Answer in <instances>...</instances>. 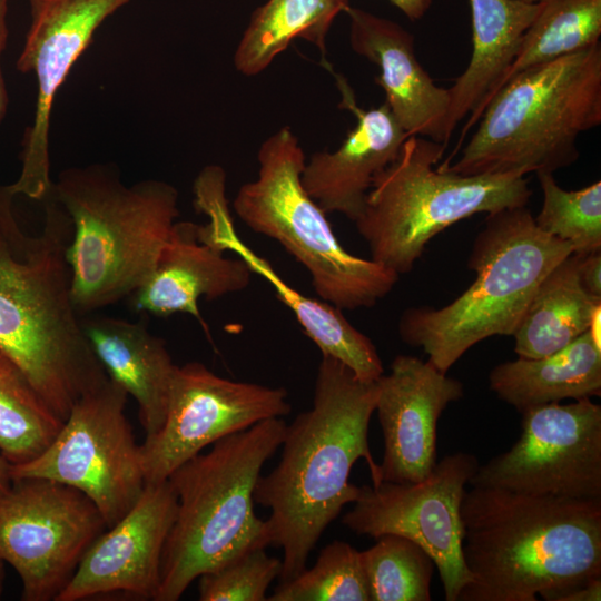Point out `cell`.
<instances>
[{"label":"cell","instance_id":"obj_2","mask_svg":"<svg viewBox=\"0 0 601 601\" xmlns=\"http://www.w3.org/2000/svg\"><path fill=\"white\" fill-rule=\"evenodd\" d=\"M461 521L471 582L457 601H563L601 579V499L472 485Z\"/></svg>","mask_w":601,"mask_h":601},{"label":"cell","instance_id":"obj_14","mask_svg":"<svg viewBox=\"0 0 601 601\" xmlns=\"http://www.w3.org/2000/svg\"><path fill=\"white\" fill-rule=\"evenodd\" d=\"M284 387L221 377L200 362L177 365L161 427L140 444L145 483H160L216 441L292 411Z\"/></svg>","mask_w":601,"mask_h":601},{"label":"cell","instance_id":"obj_26","mask_svg":"<svg viewBox=\"0 0 601 601\" xmlns=\"http://www.w3.org/2000/svg\"><path fill=\"white\" fill-rule=\"evenodd\" d=\"M349 0H267L252 14L234 55L238 72H263L294 39L302 38L326 55V37Z\"/></svg>","mask_w":601,"mask_h":601},{"label":"cell","instance_id":"obj_37","mask_svg":"<svg viewBox=\"0 0 601 601\" xmlns=\"http://www.w3.org/2000/svg\"><path fill=\"white\" fill-rule=\"evenodd\" d=\"M12 483L11 464L0 454V496L11 489Z\"/></svg>","mask_w":601,"mask_h":601},{"label":"cell","instance_id":"obj_21","mask_svg":"<svg viewBox=\"0 0 601 601\" xmlns=\"http://www.w3.org/2000/svg\"><path fill=\"white\" fill-rule=\"evenodd\" d=\"M253 272L240 259L200 239L199 225L177 220L158 256L155 268L134 295V306L155 316L176 313L194 316L208 334L198 308L204 296L213 300L242 292Z\"/></svg>","mask_w":601,"mask_h":601},{"label":"cell","instance_id":"obj_38","mask_svg":"<svg viewBox=\"0 0 601 601\" xmlns=\"http://www.w3.org/2000/svg\"><path fill=\"white\" fill-rule=\"evenodd\" d=\"M4 562L0 560V598L3 591V582H4Z\"/></svg>","mask_w":601,"mask_h":601},{"label":"cell","instance_id":"obj_24","mask_svg":"<svg viewBox=\"0 0 601 601\" xmlns=\"http://www.w3.org/2000/svg\"><path fill=\"white\" fill-rule=\"evenodd\" d=\"M489 385L520 413L566 398L600 396L601 347L588 329L551 355L497 364L489 374Z\"/></svg>","mask_w":601,"mask_h":601},{"label":"cell","instance_id":"obj_25","mask_svg":"<svg viewBox=\"0 0 601 601\" xmlns=\"http://www.w3.org/2000/svg\"><path fill=\"white\" fill-rule=\"evenodd\" d=\"M601 299L590 295L579 275V256L562 259L538 286L516 331L514 352L522 358L551 355L589 329Z\"/></svg>","mask_w":601,"mask_h":601},{"label":"cell","instance_id":"obj_29","mask_svg":"<svg viewBox=\"0 0 601 601\" xmlns=\"http://www.w3.org/2000/svg\"><path fill=\"white\" fill-rule=\"evenodd\" d=\"M361 551L370 601H430L435 564L413 541L384 534Z\"/></svg>","mask_w":601,"mask_h":601},{"label":"cell","instance_id":"obj_27","mask_svg":"<svg viewBox=\"0 0 601 601\" xmlns=\"http://www.w3.org/2000/svg\"><path fill=\"white\" fill-rule=\"evenodd\" d=\"M536 2V14L496 91L518 73L600 43L601 0Z\"/></svg>","mask_w":601,"mask_h":601},{"label":"cell","instance_id":"obj_7","mask_svg":"<svg viewBox=\"0 0 601 601\" xmlns=\"http://www.w3.org/2000/svg\"><path fill=\"white\" fill-rule=\"evenodd\" d=\"M571 254L568 242L535 225L526 206L487 214L467 262L474 282L443 307L405 309L400 337L421 347L427 361L446 374L479 342L512 336L540 283Z\"/></svg>","mask_w":601,"mask_h":601},{"label":"cell","instance_id":"obj_3","mask_svg":"<svg viewBox=\"0 0 601 601\" xmlns=\"http://www.w3.org/2000/svg\"><path fill=\"white\" fill-rule=\"evenodd\" d=\"M9 185L0 186V349L62 421L108 378L71 298L66 258L72 223L50 194L40 234L19 226Z\"/></svg>","mask_w":601,"mask_h":601},{"label":"cell","instance_id":"obj_39","mask_svg":"<svg viewBox=\"0 0 601 601\" xmlns=\"http://www.w3.org/2000/svg\"><path fill=\"white\" fill-rule=\"evenodd\" d=\"M524 1H528V2H536L538 0H524Z\"/></svg>","mask_w":601,"mask_h":601},{"label":"cell","instance_id":"obj_5","mask_svg":"<svg viewBox=\"0 0 601 601\" xmlns=\"http://www.w3.org/2000/svg\"><path fill=\"white\" fill-rule=\"evenodd\" d=\"M459 159L460 175L525 176L569 167L579 137L601 124L600 43L509 79L490 99Z\"/></svg>","mask_w":601,"mask_h":601},{"label":"cell","instance_id":"obj_12","mask_svg":"<svg viewBox=\"0 0 601 601\" xmlns=\"http://www.w3.org/2000/svg\"><path fill=\"white\" fill-rule=\"evenodd\" d=\"M479 465L473 454L456 452L418 482L363 485L342 522L357 535L397 534L420 545L439 571L445 600L457 601L471 582L462 555L461 503Z\"/></svg>","mask_w":601,"mask_h":601},{"label":"cell","instance_id":"obj_18","mask_svg":"<svg viewBox=\"0 0 601 601\" xmlns=\"http://www.w3.org/2000/svg\"><path fill=\"white\" fill-rule=\"evenodd\" d=\"M197 210L208 216L199 225L200 239L229 250L243 259L253 274L262 276L274 288L277 298L294 314L305 334L329 356L346 365L363 382H376L384 367L373 342L343 315L342 309L323 300L311 298L286 283L268 260L253 252L235 230L226 198V180L209 177L194 188Z\"/></svg>","mask_w":601,"mask_h":601},{"label":"cell","instance_id":"obj_32","mask_svg":"<svg viewBox=\"0 0 601 601\" xmlns=\"http://www.w3.org/2000/svg\"><path fill=\"white\" fill-rule=\"evenodd\" d=\"M282 560L266 546L249 548L198 577L201 601H267L270 583L279 578Z\"/></svg>","mask_w":601,"mask_h":601},{"label":"cell","instance_id":"obj_17","mask_svg":"<svg viewBox=\"0 0 601 601\" xmlns=\"http://www.w3.org/2000/svg\"><path fill=\"white\" fill-rule=\"evenodd\" d=\"M376 382L375 411L384 439L381 481L418 482L436 464L437 422L464 395L463 383L428 361L402 354Z\"/></svg>","mask_w":601,"mask_h":601},{"label":"cell","instance_id":"obj_28","mask_svg":"<svg viewBox=\"0 0 601 601\" xmlns=\"http://www.w3.org/2000/svg\"><path fill=\"white\" fill-rule=\"evenodd\" d=\"M62 424L19 365L0 349V454L11 465L28 462L46 450Z\"/></svg>","mask_w":601,"mask_h":601},{"label":"cell","instance_id":"obj_11","mask_svg":"<svg viewBox=\"0 0 601 601\" xmlns=\"http://www.w3.org/2000/svg\"><path fill=\"white\" fill-rule=\"evenodd\" d=\"M106 529L85 493L57 481L14 480L0 496V560L18 573L23 601H56Z\"/></svg>","mask_w":601,"mask_h":601},{"label":"cell","instance_id":"obj_35","mask_svg":"<svg viewBox=\"0 0 601 601\" xmlns=\"http://www.w3.org/2000/svg\"><path fill=\"white\" fill-rule=\"evenodd\" d=\"M406 18L412 21L422 19L433 4L434 0H388Z\"/></svg>","mask_w":601,"mask_h":601},{"label":"cell","instance_id":"obj_15","mask_svg":"<svg viewBox=\"0 0 601 601\" xmlns=\"http://www.w3.org/2000/svg\"><path fill=\"white\" fill-rule=\"evenodd\" d=\"M131 0H29L30 26L17 60L33 72L37 101L26 130L19 178L11 191L43 200L51 190L49 129L55 96L104 21Z\"/></svg>","mask_w":601,"mask_h":601},{"label":"cell","instance_id":"obj_20","mask_svg":"<svg viewBox=\"0 0 601 601\" xmlns=\"http://www.w3.org/2000/svg\"><path fill=\"white\" fill-rule=\"evenodd\" d=\"M343 93L356 124L336 150L311 156L302 181L326 214L338 213L355 221L374 178L396 159L408 135L385 102L362 109L347 86H343Z\"/></svg>","mask_w":601,"mask_h":601},{"label":"cell","instance_id":"obj_22","mask_svg":"<svg viewBox=\"0 0 601 601\" xmlns=\"http://www.w3.org/2000/svg\"><path fill=\"white\" fill-rule=\"evenodd\" d=\"M469 4L472 24L471 58L464 71L447 88L450 136L470 115L460 144L496 91L538 11V2L524 0H469Z\"/></svg>","mask_w":601,"mask_h":601},{"label":"cell","instance_id":"obj_36","mask_svg":"<svg viewBox=\"0 0 601 601\" xmlns=\"http://www.w3.org/2000/svg\"><path fill=\"white\" fill-rule=\"evenodd\" d=\"M601 579H597L568 594L563 601H600Z\"/></svg>","mask_w":601,"mask_h":601},{"label":"cell","instance_id":"obj_16","mask_svg":"<svg viewBox=\"0 0 601 601\" xmlns=\"http://www.w3.org/2000/svg\"><path fill=\"white\" fill-rule=\"evenodd\" d=\"M176 513L177 496L169 481L146 483L134 506L90 545L56 601L111 593L155 601Z\"/></svg>","mask_w":601,"mask_h":601},{"label":"cell","instance_id":"obj_31","mask_svg":"<svg viewBox=\"0 0 601 601\" xmlns=\"http://www.w3.org/2000/svg\"><path fill=\"white\" fill-rule=\"evenodd\" d=\"M267 601H370L361 551L345 541L331 542L312 568L280 582Z\"/></svg>","mask_w":601,"mask_h":601},{"label":"cell","instance_id":"obj_6","mask_svg":"<svg viewBox=\"0 0 601 601\" xmlns=\"http://www.w3.org/2000/svg\"><path fill=\"white\" fill-rule=\"evenodd\" d=\"M286 427L283 417L263 420L216 441L169 475L177 513L155 601H177L200 574L249 548L268 546L265 520L254 512V490Z\"/></svg>","mask_w":601,"mask_h":601},{"label":"cell","instance_id":"obj_9","mask_svg":"<svg viewBox=\"0 0 601 601\" xmlns=\"http://www.w3.org/2000/svg\"><path fill=\"white\" fill-rule=\"evenodd\" d=\"M257 160V178L239 187L233 208L250 230L279 243L305 267L321 299L354 311L372 307L392 292L400 276L348 253L305 189V154L289 127L263 141Z\"/></svg>","mask_w":601,"mask_h":601},{"label":"cell","instance_id":"obj_19","mask_svg":"<svg viewBox=\"0 0 601 601\" xmlns=\"http://www.w3.org/2000/svg\"><path fill=\"white\" fill-rule=\"evenodd\" d=\"M352 50L376 65L375 82L385 104L408 136L447 144L450 96L416 58L414 37L400 23L349 6Z\"/></svg>","mask_w":601,"mask_h":601},{"label":"cell","instance_id":"obj_23","mask_svg":"<svg viewBox=\"0 0 601 601\" xmlns=\"http://www.w3.org/2000/svg\"><path fill=\"white\" fill-rule=\"evenodd\" d=\"M89 344L107 375L131 395L146 436L164 424L177 365L166 342L140 323L110 316L81 321Z\"/></svg>","mask_w":601,"mask_h":601},{"label":"cell","instance_id":"obj_1","mask_svg":"<svg viewBox=\"0 0 601 601\" xmlns=\"http://www.w3.org/2000/svg\"><path fill=\"white\" fill-rule=\"evenodd\" d=\"M377 393V382H363L322 356L312 408L287 425L277 465L259 475L254 502L270 511L265 525L268 545L283 549L280 582L305 570L323 532L357 500L361 486L349 474L358 459L367 463L372 485L382 482L368 445Z\"/></svg>","mask_w":601,"mask_h":601},{"label":"cell","instance_id":"obj_33","mask_svg":"<svg viewBox=\"0 0 601 601\" xmlns=\"http://www.w3.org/2000/svg\"><path fill=\"white\" fill-rule=\"evenodd\" d=\"M579 275L584 289L601 299V254L600 252L579 256Z\"/></svg>","mask_w":601,"mask_h":601},{"label":"cell","instance_id":"obj_13","mask_svg":"<svg viewBox=\"0 0 601 601\" xmlns=\"http://www.w3.org/2000/svg\"><path fill=\"white\" fill-rule=\"evenodd\" d=\"M471 485L516 493L601 499V406L590 397L522 413L513 446L479 465Z\"/></svg>","mask_w":601,"mask_h":601},{"label":"cell","instance_id":"obj_10","mask_svg":"<svg viewBox=\"0 0 601 601\" xmlns=\"http://www.w3.org/2000/svg\"><path fill=\"white\" fill-rule=\"evenodd\" d=\"M127 397L109 376L85 393L42 453L11 465L12 480L47 479L72 486L96 504L107 528L117 523L146 484L140 445L125 413Z\"/></svg>","mask_w":601,"mask_h":601},{"label":"cell","instance_id":"obj_30","mask_svg":"<svg viewBox=\"0 0 601 601\" xmlns=\"http://www.w3.org/2000/svg\"><path fill=\"white\" fill-rule=\"evenodd\" d=\"M542 206L534 217L544 233L568 242L573 254L584 256L601 249V181L578 190L559 186L553 174H536Z\"/></svg>","mask_w":601,"mask_h":601},{"label":"cell","instance_id":"obj_8","mask_svg":"<svg viewBox=\"0 0 601 601\" xmlns=\"http://www.w3.org/2000/svg\"><path fill=\"white\" fill-rule=\"evenodd\" d=\"M446 145L408 136L396 159L373 180L354 221L371 259L398 276L410 273L428 242L475 214L526 206L525 176L460 175L437 165Z\"/></svg>","mask_w":601,"mask_h":601},{"label":"cell","instance_id":"obj_34","mask_svg":"<svg viewBox=\"0 0 601 601\" xmlns=\"http://www.w3.org/2000/svg\"><path fill=\"white\" fill-rule=\"evenodd\" d=\"M8 2L9 0H0V125L6 117L8 109V92L1 69V56L4 51L8 40Z\"/></svg>","mask_w":601,"mask_h":601},{"label":"cell","instance_id":"obj_4","mask_svg":"<svg viewBox=\"0 0 601 601\" xmlns=\"http://www.w3.org/2000/svg\"><path fill=\"white\" fill-rule=\"evenodd\" d=\"M49 194L72 223L66 258L79 315L140 288L179 217L173 185L146 179L126 186L110 165L66 169Z\"/></svg>","mask_w":601,"mask_h":601}]
</instances>
